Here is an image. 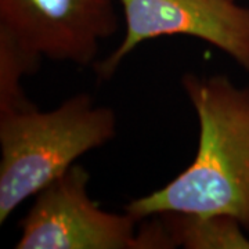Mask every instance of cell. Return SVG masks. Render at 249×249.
<instances>
[{"label":"cell","mask_w":249,"mask_h":249,"mask_svg":"<svg viewBox=\"0 0 249 249\" xmlns=\"http://www.w3.org/2000/svg\"><path fill=\"white\" fill-rule=\"evenodd\" d=\"M40 61L25 53L11 37L0 32V112L28 107L21 80L35 72Z\"/></svg>","instance_id":"obj_7"},{"label":"cell","mask_w":249,"mask_h":249,"mask_svg":"<svg viewBox=\"0 0 249 249\" xmlns=\"http://www.w3.org/2000/svg\"><path fill=\"white\" fill-rule=\"evenodd\" d=\"M173 247L188 249L249 248L242 226L220 214L160 213Z\"/></svg>","instance_id":"obj_6"},{"label":"cell","mask_w":249,"mask_h":249,"mask_svg":"<svg viewBox=\"0 0 249 249\" xmlns=\"http://www.w3.org/2000/svg\"><path fill=\"white\" fill-rule=\"evenodd\" d=\"M89 181V172L75 163L40 190L14 248L142 249L140 220L101 209L90 198Z\"/></svg>","instance_id":"obj_3"},{"label":"cell","mask_w":249,"mask_h":249,"mask_svg":"<svg viewBox=\"0 0 249 249\" xmlns=\"http://www.w3.org/2000/svg\"><path fill=\"white\" fill-rule=\"evenodd\" d=\"M181 85L198 116L193 162L166 186L124 206L144 220L160 213L229 216L249 231V86L224 75L186 73Z\"/></svg>","instance_id":"obj_1"},{"label":"cell","mask_w":249,"mask_h":249,"mask_svg":"<svg viewBox=\"0 0 249 249\" xmlns=\"http://www.w3.org/2000/svg\"><path fill=\"white\" fill-rule=\"evenodd\" d=\"M124 39L98 62V79H109L121 62L145 40L160 36H191L217 47L249 71V9L235 0H119Z\"/></svg>","instance_id":"obj_4"},{"label":"cell","mask_w":249,"mask_h":249,"mask_svg":"<svg viewBox=\"0 0 249 249\" xmlns=\"http://www.w3.org/2000/svg\"><path fill=\"white\" fill-rule=\"evenodd\" d=\"M116 130L115 111L88 93L49 111L29 104L0 112V224L78 158L114 140Z\"/></svg>","instance_id":"obj_2"},{"label":"cell","mask_w":249,"mask_h":249,"mask_svg":"<svg viewBox=\"0 0 249 249\" xmlns=\"http://www.w3.org/2000/svg\"><path fill=\"white\" fill-rule=\"evenodd\" d=\"M116 29L115 0H0V32L37 61L93 65Z\"/></svg>","instance_id":"obj_5"}]
</instances>
